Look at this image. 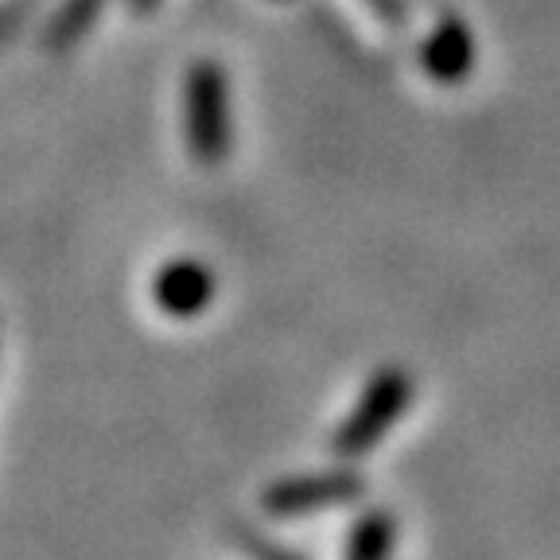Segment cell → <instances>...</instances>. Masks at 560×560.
Listing matches in <instances>:
<instances>
[{"mask_svg": "<svg viewBox=\"0 0 560 560\" xmlns=\"http://www.w3.org/2000/svg\"><path fill=\"white\" fill-rule=\"evenodd\" d=\"M184 121L187 144L202 167H219L230 152V86L226 70L219 62L199 59L191 62L184 79Z\"/></svg>", "mask_w": 560, "mask_h": 560, "instance_id": "6da1fadb", "label": "cell"}, {"mask_svg": "<svg viewBox=\"0 0 560 560\" xmlns=\"http://www.w3.org/2000/svg\"><path fill=\"white\" fill-rule=\"evenodd\" d=\"M412 401V377L405 370H382L374 382L366 385V394L359 397L354 412L347 417L339 432H335V452L339 455H362L385 436V429L409 409Z\"/></svg>", "mask_w": 560, "mask_h": 560, "instance_id": "7a4b0ae2", "label": "cell"}, {"mask_svg": "<svg viewBox=\"0 0 560 560\" xmlns=\"http://www.w3.org/2000/svg\"><path fill=\"white\" fill-rule=\"evenodd\" d=\"M362 490L359 475L331 471V475H312V479H289L265 494V506L272 514H307V510H324L335 502H350Z\"/></svg>", "mask_w": 560, "mask_h": 560, "instance_id": "3957f363", "label": "cell"}, {"mask_svg": "<svg viewBox=\"0 0 560 560\" xmlns=\"http://www.w3.org/2000/svg\"><path fill=\"white\" fill-rule=\"evenodd\" d=\"M152 296H156V304L164 307L167 315L187 319V315H199L202 307L214 300V277H210L199 261H172L156 277Z\"/></svg>", "mask_w": 560, "mask_h": 560, "instance_id": "277c9868", "label": "cell"}, {"mask_svg": "<svg viewBox=\"0 0 560 560\" xmlns=\"http://www.w3.org/2000/svg\"><path fill=\"white\" fill-rule=\"evenodd\" d=\"M420 62H424V70H429L436 82H459L475 62L471 27H467L464 20L444 16L436 24V32L429 35L424 51H420Z\"/></svg>", "mask_w": 560, "mask_h": 560, "instance_id": "5b68a950", "label": "cell"}, {"mask_svg": "<svg viewBox=\"0 0 560 560\" xmlns=\"http://www.w3.org/2000/svg\"><path fill=\"white\" fill-rule=\"evenodd\" d=\"M102 9H105V0H67L59 9V16L51 20V27H47V47H51V51L74 47Z\"/></svg>", "mask_w": 560, "mask_h": 560, "instance_id": "8992f818", "label": "cell"}, {"mask_svg": "<svg viewBox=\"0 0 560 560\" xmlns=\"http://www.w3.org/2000/svg\"><path fill=\"white\" fill-rule=\"evenodd\" d=\"M389 541H394V525L385 514H374L359 525V534L350 541V560H382L389 552Z\"/></svg>", "mask_w": 560, "mask_h": 560, "instance_id": "52a82bcc", "label": "cell"}, {"mask_svg": "<svg viewBox=\"0 0 560 560\" xmlns=\"http://www.w3.org/2000/svg\"><path fill=\"white\" fill-rule=\"evenodd\" d=\"M370 4H374V9L382 12L385 20H389V24H401V20H405V4H401V0H370Z\"/></svg>", "mask_w": 560, "mask_h": 560, "instance_id": "ba28073f", "label": "cell"}, {"mask_svg": "<svg viewBox=\"0 0 560 560\" xmlns=\"http://www.w3.org/2000/svg\"><path fill=\"white\" fill-rule=\"evenodd\" d=\"M129 9L137 12V16H149V12L160 9V0H129Z\"/></svg>", "mask_w": 560, "mask_h": 560, "instance_id": "9c48e42d", "label": "cell"}]
</instances>
